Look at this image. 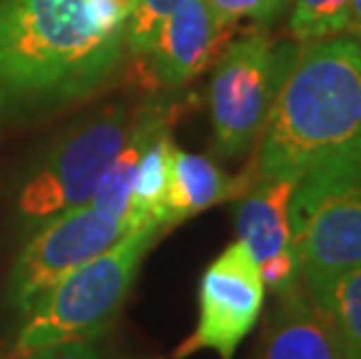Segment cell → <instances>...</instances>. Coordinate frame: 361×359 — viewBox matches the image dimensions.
Masks as SVG:
<instances>
[{
  "mask_svg": "<svg viewBox=\"0 0 361 359\" xmlns=\"http://www.w3.org/2000/svg\"><path fill=\"white\" fill-rule=\"evenodd\" d=\"M361 157V37L338 35L298 51L268 117L257 180L298 182Z\"/></svg>",
  "mask_w": 361,
  "mask_h": 359,
  "instance_id": "cell-2",
  "label": "cell"
},
{
  "mask_svg": "<svg viewBox=\"0 0 361 359\" xmlns=\"http://www.w3.org/2000/svg\"><path fill=\"white\" fill-rule=\"evenodd\" d=\"M175 152V140L171 126H164L145 147L137 162L133 196H130V212L133 226H157L166 231V198L168 182H171V162Z\"/></svg>",
  "mask_w": 361,
  "mask_h": 359,
  "instance_id": "cell-14",
  "label": "cell"
},
{
  "mask_svg": "<svg viewBox=\"0 0 361 359\" xmlns=\"http://www.w3.org/2000/svg\"><path fill=\"white\" fill-rule=\"evenodd\" d=\"M184 0H137L135 10L130 12L126 24V49L128 54L142 59L147 54L152 40H154L159 26L175 7H180Z\"/></svg>",
  "mask_w": 361,
  "mask_h": 359,
  "instance_id": "cell-17",
  "label": "cell"
},
{
  "mask_svg": "<svg viewBox=\"0 0 361 359\" xmlns=\"http://www.w3.org/2000/svg\"><path fill=\"white\" fill-rule=\"evenodd\" d=\"M294 189V180H257L235 205L238 241L257 262L266 289L275 294H284L301 285V264L289 224Z\"/></svg>",
  "mask_w": 361,
  "mask_h": 359,
  "instance_id": "cell-10",
  "label": "cell"
},
{
  "mask_svg": "<svg viewBox=\"0 0 361 359\" xmlns=\"http://www.w3.org/2000/svg\"><path fill=\"white\" fill-rule=\"evenodd\" d=\"M10 359H105L98 341H73V343H59L35 353L10 357Z\"/></svg>",
  "mask_w": 361,
  "mask_h": 359,
  "instance_id": "cell-19",
  "label": "cell"
},
{
  "mask_svg": "<svg viewBox=\"0 0 361 359\" xmlns=\"http://www.w3.org/2000/svg\"><path fill=\"white\" fill-rule=\"evenodd\" d=\"M303 287L329 317L348 357L361 359V266L303 282Z\"/></svg>",
  "mask_w": 361,
  "mask_h": 359,
  "instance_id": "cell-15",
  "label": "cell"
},
{
  "mask_svg": "<svg viewBox=\"0 0 361 359\" xmlns=\"http://www.w3.org/2000/svg\"><path fill=\"white\" fill-rule=\"evenodd\" d=\"M130 231L94 205H80L44 221L19 250L5 285V305L19 315L78 266L91 262Z\"/></svg>",
  "mask_w": 361,
  "mask_h": 359,
  "instance_id": "cell-7",
  "label": "cell"
},
{
  "mask_svg": "<svg viewBox=\"0 0 361 359\" xmlns=\"http://www.w3.org/2000/svg\"><path fill=\"white\" fill-rule=\"evenodd\" d=\"M164 126H171V114L166 108H142L135 112L133 128L128 133V140L114 162L107 166L101 182H98L94 196H91V205L96 210L105 212L114 219L124 221V224L133 231V212H130V196H133V182L137 162H140L145 147L152 142V138Z\"/></svg>",
  "mask_w": 361,
  "mask_h": 359,
  "instance_id": "cell-13",
  "label": "cell"
},
{
  "mask_svg": "<svg viewBox=\"0 0 361 359\" xmlns=\"http://www.w3.org/2000/svg\"><path fill=\"white\" fill-rule=\"evenodd\" d=\"M298 51L296 40H273L259 30L224 49L210 82L212 135L219 157H243L261 140Z\"/></svg>",
  "mask_w": 361,
  "mask_h": 359,
  "instance_id": "cell-5",
  "label": "cell"
},
{
  "mask_svg": "<svg viewBox=\"0 0 361 359\" xmlns=\"http://www.w3.org/2000/svg\"><path fill=\"white\" fill-rule=\"evenodd\" d=\"M164 229H133L112 248L61 278L21 315L10 357L73 341H98L119 317L142 259Z\"/></svg>",
  "mask_w": 361,
  "mask_h": 359,
  "instance_id": "cell-3",
  "label": "cell"
},
{
  "mask_svg": "<svg viewBox=\"0 0 361 359\" xmlns=\"http://www.w3.org/2000/svg\"><path fill=\"white\" fill-rule=\"evenodd\" d=\"M257 178L255 162L245 173L228 175L212 159L175 147L166 198V229L187 221L219 203L238 201L245 192H250Z\"/></svg>",
  "mask_w": 361,
  "mask_h": 359,
  "instance_id": "cell-12",
  "label": "cell"
},
{
  "mask_svg": "<svg viewBox=\"0 0 361 359\" xmlns=\"http://www.w3.org/2000/svg\"><path fill=\"white\" fill-rule=\"evenodd\" d=\"M348 33H352L355 37H361V0H352V3H350Z\"/></svg>",
  "mask_w": 361,
  "mask_h": 359,
  "instance_id": "cell-20",
  "label": "cell"
},
{
  "mask_svg": "<svg viewBox=\"0 0 361 359\" xmlns=\"http://www.w3.org/2000/svg\"><path fill=\"white\" fill-rule=\"evenodd\" d=\"M133 0H0V101L89 96L124 56Z\"/></svg>",
  "mask_w": 361,
  "mask_h": 359,
  "instance_id": "cell-1",
  "label": "cell"
},
{
  "mask_svg": "<svg viewBox=\"0 0 361 359\" xmlns=\"http://www.w3.org/2000/svg\"><path fill=\"white\" fill-rule=\"evenodd\" d=\"M135 112L110 105L59 135L19 180L14 215L26 236L94 196L107 166L128 140Z\"/></svg>",
  "mask_w": 361,
  "mask_h": 359,
  "instance_id": "cell-4",
  "label": "cell"
},
{
  "mask_svg": "<svg viewBox=\"0 0 361 359\" xmlns=\"http://www.w3.org/2000/svg\"><path fill=\"white\" fill-rule=\"evenodd\" d=\"M207 0H184L159 26L147 54L140 59L142 80L152 89H178L217 63L231 40Z\"/></svg>",
  "mask_w": 361,
  "mask_h": 359,
  "instance_id": "cell-9",
  "label": "cell"
},
{
  "mask_svg": "<svg viewBox=\"0 0 361 359\" xmlns=\"http://www.w3.org/2000/svg\"><path fill=\"white\" fill-rule=\"evenodd\" d=\"M264 301L266 285L257 262L240 241L231 243L201 276L196 327L175 348L173 359H187L201 350L233 359L243 339L257 327Z\"/></svg>",
  "mask_w": 361,
  "mask_h": 359,
  "instance_id": "cell-8",
  "label": "cell"
},
{
  "mask_svg": "<svg viewBox=\"0 0 361 359\" xmlns=\"http://www.w3.org/2000/svg\"><path fill=\"white\" fill-rule=\"evenodd\" d=\"M352 0H294L289 33L296 42L312 44L348 33Z\"/></svg>",
  "mask_w": 361,
  "mask_h": 359,
  "instance_id": "cell-16",
  "label": "cell"
},
{
  "mask_svg": "<svg viewBox=\"0 0 361 359\" xmlns=\"http://www.w3.org/2000/svg\"><path fill=\"white\" fill-rule=\"evenodd\" d=\"M257 359H350L329 317L312 301L308 289L296 285L278 294L266 317Z\"/></svg>",
  "mask_w": 361,
  "mask_h": 359,
  "instance_id": "cell-11",
  "label": "cell"
},
{
  "mask_svg": "<svg viewBox=\"0 0 361 359\" xmlns=\"http://www.w3.org/2000/svg\"><path fill=\"white\" fill-rule=\"evenodd\" d=\"M214 14L228 26L250 21L255 26H271L294 0H207Z\"/></svg>",
  "mask_w": 361,
  "mask_h": 359,
  "instance_id": "cell-18",
  "label": "cell"
},
{
  "mask_svg": "<svg viewBox=\"0 0 361 359\" xmlns=\"http://www.w3.org/2000/svg\"><path fill=\"white\" fill-rule=\"evenodd\" d=\"M289 224L303 282L361 266V157L298 180Z\"/></svg>",
  "mask_w": 361,
  "mask_h": 359,
  "instance_id": "cell-6",
  "label": "cell"
}]
</instances>
